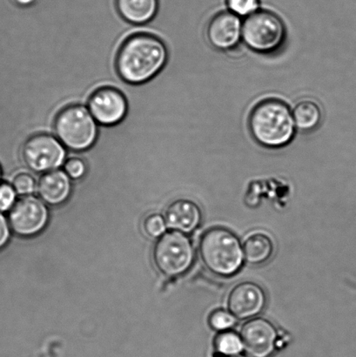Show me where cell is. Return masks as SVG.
Wrapping results in <instances>:
<instances>
[{"instance_id":"cell-1","label":"cell","mask_w":356,"mask_h":357,"mask_svg":"<svg viewBox=\"0 0 356 357\" xmlns=\"http://www.w3.org/2000/svg\"><path fill=\"white\" fill-rule=\"evenodd\" d=\"M169 61V50L162 38L148 33L132 35L117 56L118 75L132 85H141L155 78Z\"/></svg>"},{"instance_id":"cell-2","label":"cell","mask_w":356,"mask_h":357,"mask_svg":"<svg viewBox=\"0 0 356 357\" xmlns=\"http://www.w3.org/2000/svg\"><path fill=\"white\" fill-rule=\"evenodd\" d=\"M249 127L254 141L270 149L291 144L297 131L291 108L284 101L275 99L261 101L253 108Z\"/></svg>"},{"instance_id":"cell-3","label":"cell","mask_w":356,"mask_h":357,"mask_svg":"<svg viewBox=\"0 0 356 357\" xmlns=\"http://www.w3.org/2000/svg\"><path fill=\"white\" fill-rule=\"evenodd\" d=\"M200 253L206 268L224 278L235 275L245 261L239 238L224 227H212L202 236Z\"/></svg>"},{"instance_id":"cell-4","label":"cell","mask_w":356,"mask_h":357,"mask_svg":"<svg viewBox=\"0 0 356 357\" xmlns=\"http://www.w3.org/2000/svg\"><path fill=\"white\" fill-rule=\"evenodd\" d=\"M54 135L69 152H82L92 148L99 135V124L88 107L72 105L56 119Z\"/></svg>"},{"instance_id":"cell-5","label":"cell","mask_w":356,"mask_h":357,"mask_svg":"<svg viewBox=\"0 0 356 357\" xmlns=\"http://www.w3.org/2000/svg\"><path fill=\"white\" fill-rule=\"evenodd\" d=\"M286 40L284 20L271 10L261 9L243 21L244 44L256 54H274L284 47Z\"/></svg>"},{"instance_id":"cell-6","label":"cell","mask_w":356,"mask_h":357,"mask_svg":"<svg viewBox=\"0 0 356 357\" xmlns=\"http://www.w3.org/2000/svg\"><path fill=\"white\" fill-rule=\"evenodd\" d=\"M153 258L157 268L163 275L170 278L183 275L194 264L193 243L186 234L169 231L157 241Z\"/></svg>"},{"instance_id":"cell-7","label":"cell","mask_w":356,"mask_h":357,"mask_svg":"<svg viewBox=\"0 0 356 357\" xmlns=\"http://www.w3.org/2000/svg\"><path fill=\"white\" fill-rule=\"evenodd\" d=\"M65 146L52 135H38L28 139L23 158L31 173L45 174L59 169L68 159Z\"/></svg>"},{"instance_id":"cell-8","label":"cell","mask_w":356,"mask_h":357,"mask_svg":"<svg viewBox=\"0 0 356 357\" xmlns=\"http://www.w3.org/2000/svg\"><path fill=\"white\" fill-rule=\"evenodd\" d=\"M48 220L47 206L33 195L23 196L14 203L8 215L10 229L22 237L36 236L45 229Z\"/></svg>"},{"instance_id":"cell-9","label":"cell","mask_w":356,"mask_h":357,"mask_svg":"<svg viewBox=\"0 0 356 357\" xmlns=\"http://www.w3.org/2000/svg\"><path fill=\"white\" fill-rule=\"evenodd\" d=\"M87 107L99 126L113 127L127 117L128 103L120 90L106 86L92 94Z\"/></svg>"},{"instance_id":"cell-10","label":"cell","mask_w":356,"mask_h":357,"mask_svg":"<svg viewBox=\"0 0 356 357\" xmlns=\"http://www.w3.org/2000/svg\"><path fill=\"white\" fill-rule=\"evenodd\" d=\"M244 351L251 357H270L277 349V328L264 318H253L240 331Z\"/></svg>"},{"instance_id":"cell-11","label":"cell","mask_w":356,"mask_h":357,"mask_svg":"<svg viewBox=\"0 0 356 357\" xmlns=\"http://www.w3.org/2000/svg\"><path fill=\"white\" fill-rule=\"evenodd\" d=\"M242 17L226 10L212 17L207 29L209 43L219 51H231L242 40Z\"/></svg>"},{"instance_id":"cell-12","label":"cell","mask_w":356,"mask_h":357,"mask_svg":"<svg viewBox=\"0 0 356 357\" xmlns=\"http://www.w3.org/2000/svg\"><path fill=\"white\" fill-rule=\"evenodd\" d=\"M266 294L260 285L245 282L236 285L229 296V309L237 319L247 320L256 317L266 305Z\"/></svg>"},{"instance_id":"cell-13","label":"cell","mask_w":356,"mask_h":357,"mask_svg":"<svg viewBox=\"0 0 356 357\" xmlns=\"http://www.w3.org/2000/svg\"><path fill=\"white\" fill-rule=\"evenodd\" d=\"M201 218L200 208L189 199H180L173 202L165 212L167 226L184 234H189L196 229Z\"/></svg>"},{"instance_id":"cell-14","label":"cell","mask_w":356,"mask_h":357,"mask_svg":"<svg viewBox=\"0 0 356 357\" xmlns=\"http://www.w3.org/2000/svg\"><path fill=\"white\" fill-rule=\"evenodd\" d=\"M37 189L42 201L52 206L61 205L71 195V178L64 170H52L40 178Z\"/></svg>"},{"instance_id":"cell-15","label":"cell","mask_w":356,"mask_h":357,"mask_svg":"<svg viewBox=\"0 0 356 357\" xmlns=\"http://www.w3.org/2000/svg\"><path fill=\"white\" fill-rule=\"evenodd\" d=\"M159 0H115L118 13L128 23L145 24L155 19Z\"/></svg>"},{"instance_id":"cell-16","label":"cell","mask_w":356,"mask_h":357,"mask_svg":"<svg viewBox=\"0 0 356 357\" xmlns=\"http://www.w3.org/2000/svg\"><path fill=\"white\" fill-rule=\"evenodd\" d=\"M242 247L245 261L251 265L265 264L272 257L274 250L273 240L263 232L250 234L244 241Z\"/></svg>"},{"instance_id":"cell-17","label":"cell","mask_w":356,"mask_h":357,"mask_svg":"<svg viewBox=\"0 0 356 357\" xmlns=\"http://www.w3.org/2000/svg\"><path fill=\"white\" fill-rule=\"evenodd\" d=\"M292 112L298 131L311 132L322 124L323 111L315 101L302 100L296 105Z\"/></svg>"},{"instance_id":"cell-18","label":"cell","mask_w":356,"mask_h":357,"mask_svg":"<svg viewBox=\"0 0 356 357\" xmlns=\"http://www.w3.org/2000/svg\"><path fill=\"white\" fill-rule=\"evenodd\" d=\"M215 348L219 354L226 357L238 356L244 349L242 337L233 331H223L216 338Z\"/></svg>"},{"instance_id":"cell-19","label":"cell","mask_w":356,"mask_h":357,"mask_svg":"<svg viewBox=\"0 0 356 357\" xmlns=\"http://www.w3.org/2000/svg\"><path fill=\"white\" fill-rule=\"evenodd\" d=\"M63 169L71 180L79 181L86 176L88 164L79 152H70Z\"/></svg>"},{"instance_id":"cell-20","label":"cell","mask_w":356,"mask_h":357,"mask_svg":"<svg viewBox=\"0 0 356 357\" xmlns=\"http://www.w3.org/2000/svg\"><path fill=\"white\" fill-rule=\"evenodd\" d=\"M229 12L240 17H247L261 10V0H225Z\"/></svg>"},{"instance_id":"cell-21","label":"cell","mask_w":356,"mask_h":357,"mask_svg":"<svg viewBox=\"0 0 356 357\" xmlns=\"http://www.w3.org/2000/svg\"><path fill=\"white\" fill-rule=\"evenodd\" d=\"M10 184L16 194L21 196L31 195L36 189V180L31 172H20L14 174Z\"/></svg>"},{"instance_id":"cell-22","label":"cell","mask_w":356,"mask_h":357,"mask_svg":"<svg viewBox=\"0 0 356 357\" xmlns=\"http://www.w3.org/2000/svg\"><path fill=\"white\" fill-rule=\"evenodd\" d=\"M167 223L165 217L159 213H151L146 217L143 222V229L146 236L151 238H160L166 233Z\"/></svg>"},{"instance_id":"cell-23","label":"cell","mask_w":356,"mask_h":357,"mask_svg":"<svg viewBox=\"0 0 356 357\" xmlns=\"http://www.w3.org/2000/svg\"><path fill=\"white\" fill-rule=\"evenodd\" d=\"M235 317L231 312L225 310H216L209 318V324L215 331H226L235 326Z\"/></svg>"},{"instance_id":"cell-24","label":"cell","mask_w":356,"mask_h":357,"mask_svg":"<svg viewBox=\"0 0 356 357\" xmlns=\"http://www.w3.org/2000/svg\"><path fill=\"white\" fill-rule=\"evenodd\" d=\"M16 192L12 184H0V212L8 211L15 202Z\"/></svg>"},{"instance_id":"cell-25","label":"cell","mask_w":356,"mask_h":357,"mask_svg":"<svg viewBox=\"0 0 356 357\" xmlns=\"http://www.w3.org/2000/svg\"><path fill=\"white\" fill-rule=\"evenodd\" d=\"M10 236V227L8 220L0 213V250L8 243Z\"/></svg>"},{"instance_id":"cell-26","label":"cell","mask_w":356,"mask_h":357,"mask_svg":"<svg viewBox=\"0 0 356 357\" xmlns=\"http://www.w3.org/2000/svg\"><path fill=\"white\" fill-rule=\"evenodd\" d=\"M13 2L21 8H30V7L36 6L40 1L38 0H13Z\"/></svg>"},{"instance_id":"cell-27","label":"cell","mask_w":356,"mask_h":357,"mask_svg":"<svg viewBox=\"0 0 356 357\" xmlns=\"http://www.w3.org/2000/svg\"><path fill=\"white\" fill-rule=\"evenodd\" d=\"M1 176H2V169H1V167H0V178H1Z\"/></svg>"},{"instance_id":"cell-28","label":"cell","mask_w":356,"mask_h":357,"mask_svg":"<svg viewBox=\"0 0 356 357\" xmlns=\"http://www.w3.org/2000/svg\"><path fill=\"white\" fill-rule=\"evenodd\" d=\"M230 357H247V356H230Z\"/></svg>"}]
</instances>
